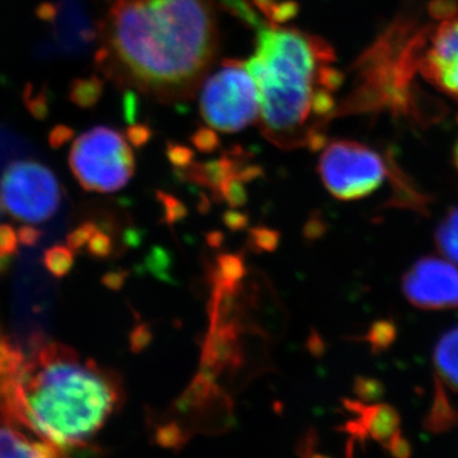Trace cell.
I'll use <instances>...</instances> for the list:
<instances>
[{"instance_id": "1", "label": "cell", "mask_w": 458, "mask_h": 458, "mask_svg": "<svg viewBox=\"0 0 458 458\" xmlns=\"http://www.w3.org/2000/svg\"><path fill=\"white\" fill-rule=\"evenodd\" d=\"M213 0H114L98 62L119 86L159 102L191 98L218 53Z\"/></svg>"}, {"instance_id": "2", "label": "cell", "mask_w": 458, "mask_h": 458, "mask_svg": "<svg viewBox=\"0 0 458 458\" xmlns=\"http://www.w3.org/2000/svg\"><path fill=\"white\" fill-rule=\"evenodd\" d=\"M122 399L119 377L73 349L33 336L25 351L0 330V423L68 454L86 447Z\"/></svg>"}, {"instance_id": "3", "label": "cell", "mask_w": 458, "mask_h": 458, "mask_svg": "<svg viewBox=\"0 0 458 458\" xmlns=\"http://www.w3.org/2000/svg\"><path fill=\"white\" fill-rule=\"evenodd\" d=\"M328 42L294 27L265 26L246 63L260 98V129L282 149L318 150L336 113L343 74Z\"/></svg>"}, {"instance_id": "4", "label": "cell", "mask_w": 458, "mask_h": 458, "mask_svg": "<svg viewBox=\"0 0 458 458\" xmlns=\"http://www.w3.org/2000/svg\"><path fill=\"white\" fill-rule=\"evenodd\" d=\"M69 165L83 189L111 194L128 185L134 174L135 159L122 132L96 126L74 140Z\"/></svg>"}, {"instance_id": "5", "label": "cell", "mask_w": 458, "mask_h": 458, "mask_svg": "<svg viewBox=\"0 0 458 458\" xmlns=\"http://www.w3.org/2000/svg\"><path fill=\"white\" fill-rule=\"evenodd\" d=\"M200 113L216 131L237 132L259 122L258 86L245 63L225 62L205 81Z\"/></svg>"}, {"instance_id": "6", "label": "cell", "mask_w": 458, "mask_h": 458, "mask_svg": "<svg viewBox=\"0 0 458 458\" xmlns=\"http://www.w3.org/2000/svg\"><path fill=\"white\" fill-rule=\"evenodd\" d=\"M318 174L334 198L349 201L375 192L387 176V167L369 147L358 141L334 140L319 157Z\"/></svg>"}, {"instance_id": "7", "label": "cell", "mask_w": 458, "mask_h": 458, "mask_svg": "<svg viewBox=\"0 0 458 458\" xmlns=\"http://www.w3.org/2000/svg\"><path fill=\"white\" fill-rule=\"evenodd\" d=\"M0 199L18 221L38 225L55 216L63 194L59 180L47 165L22 159L5 168L0 180Z\"/></svg>"}, {"instance_id": "8", "label": "cell", "mask_w": 458, "mask_h": 458, "mask_svg": "<svg viewBox=\"0 0 458 458\" xmlns=\"http://www.w3.org/2000/svg\"><path fill=\"white\" fill-rule=\"evenodd\" d=\"M403 291L418 309H454L458 307L457 267L434 256L420 259L403 276Z\"/></svg>"}, {"instance_id": "9", "label": "cell", "mask_w": 458, "mask_h": 458, "mask_svg": "<svg viewBox=\"0 0 458 458\" xmlns=\"http://www.w3.org/2000/svg\"><path fill=\"white\" fill-rule=\"evenodd\" d=\"M419 71L437 89L458 101V14L442 21L423 44Z\"/></svg>"}, {"instance_id": "10", "label": "cell", "mask_w": 458, "mask_h": 458, "mask_svg": "<svg viewBox=\"0 0 458 458\" xmlns=\"http://www.w3.org/2000/svg\"><path fill=\"white\" fill-rule=\"evenodd\" d=\"M59 448L45 441H31L25 434L11 426L0 428V457H60Z\"/></svg>"}, {"instance_id": "11", "label": "cell", "mask_w": 458, "mask_h": 458, "mask_svg": "<svg viewBox=\"0 0 458 458\" xmlns=\"http://www.w3.org/2000/svg\"><path fill=\"white\" fill-rule=\"evenodd\" d=\"M434 361L439 377L458 393V327L452 328L437 344Z\"/></svg>"}, {"instance_id": "12", "label": "cell", "mask_w": 458, "mask_h": 458, "mask_svg": "<svg viewBox=\"0 0 458 458\" xmlns=\"http://www.w3.org/2000/svg\"><path fill=\"white\" fill-rule=\"evenodd\" d=\"M437 246L447 260L458 265V207L445 216L436 233Z\"/></svg>"}, {"instance_id": "13", "label": "cell", "mask_w": 458, "mask_h": 458, "mask_svg": "<svg viewBox=\"0 0 458 458\" xmlns=\"http://www.w3.org/2000/svg\"><path fill=\"white\" fill-rule=\"evenodd\" d=\"M73 250L69 246L57 245L47 250L44 264L47 269L57 278L66 276L73 267Z\"/></svg>"}, {"instance_id": "14", "label": "cell", "mask_w": 458, "mask_h": 458, "mask_svg": "<svg viewBox=\"0 0 458 458\" xmlns=\"http://www.w3.org/2000/svg\"><path fill=\"white\" fill-rule=\"evenodd\" d=\"M242 274V261L236 256L225 255L219 259V280L222 285H233Z\"/></svg>"}, {"instance_id": "15", "label": "cell", "mask_w": 458, "mask_h": 458, "mask_svg": "<svg viewBox=\"0 0 458 458\" xmlns=\"http://www.w3.org/2000/svg\"><path fill=\"white\" fill-rule=\"evenodd\" d=\"M20 238L11 225H0V255L11 258L17 251Z\"/></svg>"}, {"instance_id": "16", "label": "cell", "mask_w": 458, "mask_h": 458, "mask_svg": "<svg viewBox=\"0 0 458 458\" xmlns=\"http://www.w3.org/2000/svg\"><path fill=\"white\" fill-rule=\"evenodd\" d=\"M89 250L90 254L98 256V258H105V256L111 254V250H113V242H111V238L107 236V234L102 233V232L98 231L95 232L89 243Z\"/></svg>"}, {"instance_id": "17", "label": "cell", "mask_w": 458, "mask_h": 458, "mask_svg": "<svg viewBox=\"0 0 458 458\" xmlns=\"http://www.w3.org/2000/svg\"><path fill=\"white\" fill-rule=\"evenodd\" d=\"M96 231H98V227L95 225H90V223L81 225V227H78L69 234L68 246L72 250H78L81 247L86 246Z\"/></svg>"}, {"instance_id": "18", "label": "cell", "mask_w": 458, "mask_h": 458, "mask_svg": "<svg viewBox=\"0 0 458 458\" xmlns=\"http://www.w3.org/2000/svg\"><path fill=\"white\" fill-rule=\"evenodd\" d=\"M252 238L256 246L267 251H273L278 245L279 234L267 228H256L252 231Z\"/></svg>"}, {"instance_id": "19", "label": "cell", "mask_w": 458, "mask_h": 458, "mask_svg": "<svg viewBox=\"0 0 458 458\" xmlns=\"http://www.w3.org/2000/svg\"><path fill=\"white\" fill-rule=\"evenodd\" d=\"M95 83L86 82L83 81V83L75 84L73 92H72V98H73L75 102L81 105L90 104V102L95 99V92H96Z\"/></svg>"}, {"instance_id": "20", "label": "cell", "mask_w": 458, "mask_h": 458, "mask_svg": "<svg viewBox=\"0 0 458 458\" xmlns=\"http://www.w3.org/2000/svg\"><path fill=\"white\" fill-rule=\"evenodd\" d=\"M158 441L162 445H176L181 441V433L177 428L165 427L164 429L159 430Z\"/></svg>"}, {"instance_id": "21", "label": "cell", "mask_w": 458, "mask_h": 458, "mask_svg": "<svg viewBox=\"0 0 458 458\" xmlns=\"http://www.w3.org/2000/svg\"><path fill=\"white\" fill-rule=\"evenodd\" d=\"M40 236V232L31 227V225H23V227L18 231V238H20V242L22 243V245H35V243H38Z\"/></svg>"}, {"instance_id": "22", "label": "cell", "mask_w": 458, "mask_h": 458, "mask_svg": "<svg viewBox=\"0 0 458 458\" xmlns=\"http://www.w3.org/2000/svg\"><path fill=\"white\" fill-rule=\"evenodd\" d=\"M225 221H227V225H229V227L233 229H238L245 225V218H243V216H241V214H228L227 218H225Z\"/></svg>"}, {"instance_id": "23", "label": "cell", "mask_w": 458, "mask_h": 458, "mask_svg": "<svg viewBox=\"0 0 458 458\" xmlns=\"http://www.w3.org/2000/svg\"><path fill=\"white\" fill-rule=\"evenodd\" d=\"M9 262V258H4V256L0 255V271H3L7 267Z\"/></svg>"}, {"instance_id": "24", "label": "cell", "mask_w": 458, "mask_h": 458, "mask_svg": "<svg viewBox=\"0 0 458 458\" xmlns=\"http://www.w3.org/2000/svg\"><path fill=\"white\" fill-rule=\"evenodd\" d=\"M454 165H456V167L458 170V140H457L456 147H454Z\"/></svg>"}, {"instance_id": "25", "label": "cell", "mask_w": 458, "mask_h": 458, "mask_svg": "<svg viewBox=\"0 0 458 458\" xmlns=\"http://www.w3.org/2000/svg\"><path fill=\"white\" fill-rule=\"evenodd\" d=\"M2 199H0V213H2Z\"/></svg>"}]
</instances>
